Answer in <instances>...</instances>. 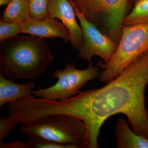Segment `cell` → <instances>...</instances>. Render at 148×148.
<instances>
[{"label":"cell","instance_id":"obj_14","mask_svg":"<svg viewBox=\"0 0 148 148\" xmlns=\"http://www.w3.org/2000/svg\"><path fill=\"white\" fill-rule=\"evenodd\" d=\"M49 0H29L30 18L34 20H38L49 16Z\"/></svg>","mask_w":148,"mask_h":148},{"label":"cell","instance_id":"obj_12","mask_svg":"<svg viewBox=\"0 0 148 148\" xmlns=\"http://www.w3.org/2000/svg\"><path fill=\"white\" fill-rule=\"evenodd\" d=\"M30 18L29 0H12L5 9L1 19L21 24Z\"/></svg>","mask_w":148,"mask_h":148},{"label":"cell","instance_id":"obj_18","mask_svg":"<svg viewBox=\"0 0 148 148\" xmlns=\"http://www.w3.org/2000/svg\"><path fill=\"white\" fill-rule=\"evenodd\" d=\"M1 148H30V146L27 142L22 141H15L4 144Z\"/></svg>","mask_w":148,"mask_h":148},{"label":"cell","instance_id":"obj_13","mask_svg":"<svg viewBox=\"0 0 148 148\" xmlns=\"http://www.w3.org/2000/svg\"><path fill=\"white\" fill-rule=\"evenodd\" d=\"M148 23V0H137L131 11L125 18L122 26Z\"/></svg>","mask_w":148,"mask_h":148},{"label":"cell","instance_id":"obj_6","mask_svg":"<svg viewBox=\"0 0 148 148\" xmlns=\"http://www.w3.org/2000/svg\"><path fill=\"white\" fill-rule=\"evenodd\" d=\"M100 71L91 61L86 69L79 70L73 64H66L64 70H56L53 77L58 79L55 84L50 87L32 91L36 98H43L51 101H64L76 95L89 81L99 77Z\"/></svg>","mask_w":148,"mask_h":148},{"label":"cell","instance_id":"obj_11","mask_svg":"<svg viewBox=\"0 0 148 148\" xmlns=\"http://www.w3.org/2000/svg\"><path fill=\"white\" fill-rule=\"evenodd\" d=\"M116 144L118 148H148V139L135 133L123 117L115 125Z\"/></svg>","mask_w":148,"mask_h":148},{"label":"cell","instance_id":"obj_4","mask_svg":"<svg viewBox=\"0 0 148 148\" xmlns=\"http://www.w3.org/2000/svg\"><path fill=\"white\" fill-rule=\"evenodd\" d=\"M74 8L104 34L118 44L131 0H69Z\"/></svg>","mask_w":148,"mask_h":148},{"label":"cell","instance_id":"obj_1","mask_svg":"<svg viewBox=\"0 0 148 148\" xmlns=\"http://www.w3.org/2000/svg\"><path fill=\"white\" fill-rule=\"evenodd\" d=\"M148 84V50L107 84L80 91L69 98L67 108L86 128V148H98L100 130L105 121L123 114L132 130L148 139V111L145 91Z\"/></svg>","mask_w":148,"mask_h":148},{"label":"cell","instance_id":"obj_5","mask_svg":"<svg viewBox=\"0 0 148 148\" xmlns=\"http://www.w3.org/2000/svg\"><path fill=\"white\" fill-rule=\"evenodd\" d=\"M121 38L115 53L107 64L98 62L102 68L100 82L108 83L148 50V23L131 26H122Z\"/></svg>","mask_w":148,"mask_h":148},{"label":"cell","instance_id":"obj_3","mask_svg":"<svg viewBox=\"0 0 148 148\" xmlns=\"http://www.w3.org/2000/svg\"><path fill=\"white\" fill-rule=\"evenodd\" d=\"M20 132L27 138L50 140L73 148H86L87 135L84 123L79 119L52 114L22 123Z\"/></svg>","mask_w":148,"mask_h":148},{"label":"cell","instance_id":"obj_10","mask_svg":"<svg viewBox=\"0 0 148 148\" xmlns=\"http://www.w3.org/2000/svg\"><path fill=\"white\" fill-rule=\"evenodd\" d=\"M13 79L6 78L0 74V108L32 95L34 83L31 80L24 84L14 82Z\"/></svg>","mask_w":148,"mask_h":148},{"label":"cell","instance_id":"obj_15","mask_svg":"<svg viewBox=\"0 0 148 148\" xmlns=\"http://www.w3.org/2000/svg\"><path fill=\"white\" fill-rule=\"evenodd\" d=\"M20 33V24L16 22H4L0 19V42L15 37Z\"/></svg>","mask_w":148,"mask_h":148},{"label":"cell","instance_id":"obj_8","mask_svg":"<svg viewBox=\"0 0 148 148\" xmlns=\"http://www.w3.org/2000/svg\"><path fill=\"white\" fill-rule=\"evenodd\" d=\"M49 15L58 18L69 30L70 42L73 47L78 50L83 43L82 30L77 23L73 6L69 0H49Z\"/></svg>","mask_w":148,"mask_h":148},{"label":"cell","instance_id":"obj_16","mask_svg":"<svg viewBox=\"0 0 148 148\" xmlns=\"http://www.w3.org/2000/svg\"><path fill=\"white\" fill-rule=\"evenodd\" d=\"M26 142L29 144L30 148H73L69 145L36 137L28 138Z\"/></svg>","mask_w":148,"mask_h":148},{"label":"cell","instance_id":"obj_17","mask_svg":"<svg viewBox=\"0 0 148 148\" xmlns=\"http://www.w3.org/2000/svg\"><path fill=\"white\" fill-rule=\"evenodd\" d=\"M19 123L10 115L0 119V148L5 144L4 140Z\"/></svg>","mask_w":148,"mask_h":148},{"label":"cell","instance_id":"obj_9","mask_svg":"<svg viewBox=\"0 0 148 148\" xmlns=\"http://www.w3.org/2000/svg\"><path fill=\"white\" fill-rule=\"evenodd\" d=\"M21 33L42 38H60L64 42L70 41V33L63 23L56 18L47 17L36 20L30 18L20 24Z\"/></svg>","mask_w":148,"mask_h":148},{"label":"cell","instance_id":"obj_20","mask_svg":"<svg viewBox=\"0 0 148 148\" xmlns=\"http://www.w3.org/2000/svg\"><path fill=\"white\" fill-rule=\"evenodd\" d=\"M137 0H131V3L135 2Z\"/></svg>","mask_w":148,"mask_h":148},{"label":"cell","instance_id":"obj_7","mask_svg":"<svg viewBox=\"0 0 148 148\" xmlns=\"http://www.w3.org/2000/svg\"><path fill=\"white\" fill-rule=\"evenodd\" d=\"M74 8L79 20L83 39L82 45L77 50L78 56L84 61L90 62L93 56H97L102 58L103 63L107 64L113 56L118 44L88 21L77 10Z\"/></svg>","mask_w":148,"mask_h":148},{"label":"cell","instance_id":"obj_19","mask_svg":"<svg viewBox=\"0 0 148 148\" xmlns=\"http://www.w3.org/2000/svg\"><path fill=\"white\" fill-rule=\"evenodd\" d=\"M12 0H0V5L1 6L8 5Z\"/></svg>","mask_w":148,"mask_h":148},{"label":"cell","instance_id":"obj_2","mask_svg":"<svg viewBox=\"0 0 148 148\" xmlns=\"http://www.w3.org/2000/svg\"><path fill=\"white\" fill-rule=\"evenodd\" d=\"M54 59L42 38L17 35L0 43V74L10 79H35Z\"/></svg>","mask_w":148,"mask_h":148}]
</instances>
